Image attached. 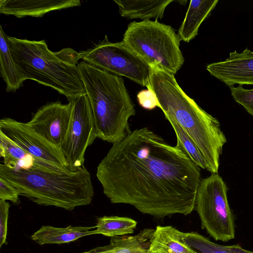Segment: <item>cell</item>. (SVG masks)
I'll use <instances>...</instances> for the list:
<instances>
[{"label": "cell", "mask_w": 253, "mask_h": 253, "mask_svg": "<svg viewBox=\"0 0 253 253\" xmlns=\"http://www.w3.org/2000/svg\"><path fill=\"white\" fill-rule=\"evenodd\" d=\"M96 175L112 203L130 205L158 219L191 213L201 181L199 167L179 146L147 127L113 144Z\"/></svg>", "instance_id": "1"}, {"label": "cell", "mask_w": 253, "mask_h": 253, "mask_svg": "<svg viewBox=\"0 0 253 253\" xmlns=\"http://www.w3.org/2000/svg\"><path fill=\"white\" fill-rule=\"evenodd\" d=\"M151 70L147 87L155 93L158 107L191 138L206 159L209 171L217 173L219 157L227 141L219 121L184 92L174 75L157 67Z\"/></svg>", "instance_id": "2"}, {"label": "cell", "mask_w": 253, "mask_h": 253, "mask_svg": "<svg viewBox=\"0 0 253 253\" xmlns=\"http://www.w3.org/2000/svg\"><path fill=\"white\" fill-rule=\"evenodd\" d=\"M0 177L16 188L21 196L41 206L72 211L89 205L94 196L91 176L84 166L72 171L11 168L0 164Z\"/></svg>", "instance_id": "3"}, {"label": "cell", "mask_w": 253, "mask_h": 253, "mask_svg": "<svg viewBox=\"0 0 253 253\" xmlns=\"http://www.w3.org/2000/svg\"><path fill=\"white\" fill-rule=\"evenodd\" d=\"M78 67L90 104L97 138L113 144L124 140L132 132L128 120L136 112L123 79L84 61Z\"/></svg>", "instance_id": "4"}, {"label": "cell", "mask_w": 253, "mask_h": 253, "mask_svg": "<svg viewBox=\"0 0 253 253\" xmlns=\"http://www.w3.org/2000/svg\"><path fill=\"white\" fill-rule=\"evenodd\" d=\"M7 38L12 57L25 80L50 87L68 100L86 93L78 65L62 60L48 49L44 40Z\"/></svg>", "instance_id": "5"}, {"label": "cell", "mask_w": 253, "mask_h": 253, "mask_svg": "<svg viewBox=\"0 0 253 253\" xmlns=\"http://www.w3.org/2000/svg\"><path fill=\"white\" fill-rule=\"evenodd\" d=\"M180 41L170 26L157 20L130 22L123 39L150 67H157L174 75L184 62Z\"/></svg>", "instance_id": "6"}, {"label": "cell", "mask_w": 253, "mask_h": 253, "mask_svg": "<svg viewBox=\"0 0 253 253\" xmlns=\"http://www.w3.org/2000/svg\"><path fill=\"white\" fill-rule=\"evenodd\" d=\"M227 193L222 178L217 173H212L201 181L195 208L202 228L215 240L223 242L235 238V218Z\"/></svg>", "instance_id": "7"}, {"label": "cell", "mask_w": 253, "mask_h": 253, "mask_svg": "<svg viewBox=\"0 0 253 253\" xmlns=\"http://www.w3.org/2000/svg\"><path fill=\"white\" fill-rule=\"evenodd\" d=\"M83 61L118 76H124L147 86L151 68L122 41L111 42L104 39L92 48L80 52Z\"/></svg>", "instance_id": "8"}, {"label": "cell", "mask_w": 253, "mask_h": 253, "mask_svg": "<svg viewBox=\"0 0 253 253\" xmlns=\"http://www.w3.org/2000/svg\"><path fill=\"white\" fill-rule=\"evenodd\" d=\"M72 113L67 132L60 150L72 171L84 166L87 148L97 138L90 104L87 94L68 100Z\"/></svg>", "instance_id": "9"}, {"label": "cell", "mask_w": 253, "mask_h": 253, "mask_svg": "<svg viewBox=\"0 0 253 253\" xmlns=\"http://www.w3.org/2000/svg\"><path fill=\"white\" fill-rule=\"evenodd\" d=\"M0 131L37 162L45 165L69 169L61 151L30 127L27 123L4 118L0 121Z\"/></svg>", "instance_id": "10"}, {"label": "cell", "mask_w": 253, "mask_h": 253, "mask_svg": "<svg viewBox=\"0 0 253 253\" xmlns=\"http://www.w3.org/2000/svg\"><path fill=\"white\" fill-rule=\"evenodd\" d=\"M72 108L70 102L66 104L59 101L47 103L40 108L27 124L60 150L68 129Z\"/></svg>", "instance_id": "11"}, {"label": "cell", "mask_w": 253, "mask_h": 253, "mask_svg": "<svg viewBox=\"0 0 253 253\" xmlns=\"http://www.w3.org/2000/svg\"><path fill=\"white\" fill-rule=\"evenodd\" d=\"M206 68L212 76L229 87L253 84V52L247 48L240 53L231 52L224 61L208 64Z\"/></svg>", "instance_id": "12"}, {"label": "cell", "mask_w": 253, "mask_h": 253, "mask_svg": "<svg viewBox=\"0 0 253 253\" xmlns=\"http://www.w3.org/2000/svg\"><path fill=\"white\" fill-rule=\"evenodd\" d=\"M80 5L79 0H0V12L18 18L40 17L51 11Z\"/></svg>", "instance_id": "13"}, {"label": "cell", "mask_w": 253, "mask_h": 253, "mask_svg": "<svg viewBox=\"0 0 253 253\" xmlns=\"http://www.w3.org/2000/svg\"><path fill=\"white\" fill-rule=\"evenodd\" d=\"M93 234H99L95 226L69 225L65 228H59L43 225L31 236V239L41 245L61 244L75 241L82 237Z\"/></svg>", "instance_id": "14"}, {"label": "cell", "mask_w": 253, "mask_h": 253, "mask_svg": "<svg viewBox=\"0 0 253 253\" xmlns=\"http://www.w3.org/2000/svg\"><path fill=\"white\" fill-rule=\"evenodd\" d=\"M121 16L128 19H162L167 6L173 0H114Z\"/></svg>", "instance_id": "15"}, {"label": "cell", "mask_w": 253, "mask_h": 253, "mask_svg": "<svg viewBox=\"0 0 253 253\" xmlns=\"http://www.w3.org/2000/svg\"><path fill=\"white\" fill-rule=\"evenodd\" d=\"M218 0H191L185 17L179 28L180 40L189 42L197 35L202 23L210 15Z\"/></svg>", "instance_id": "16"}, {"label": "cell", "mask_w": 253, "mask_h": 253, "mask_svg": "<svg viewBox=\"0 0 253 253\" xmlns=\"http://www.w3.org/2000/svg\"><path fill=\"white\" fill-rule=\"evenodd\" d=\"M0 153L3 158V165L9 168L35 167L50 170L58 169L57 167L45 165L37 162L1 131H0Z\"/></svg>", "instance_id": "17"}, {"label": "cell", "mask_w": 253, "mask_h": 253, "mask_svg": "<svg viewBox=\"0 0 253 253\" xmlns=\"http://www.w3.org/2000/svg\"><path fill=\"white\" fill-rule=\"evenodd\" d=\"M7 36L0 27V72L6 84L7 92H15L25 81L12 57L7 40Z\"/></svg>", "instance_id": "18"}, {"label": "cell", "mask_w": 253, "mask_h": 253, "mask_svg": "<svg viewBox=\"0 0 253 253\" xmlns=\"http://www.w3.org/2000/svg\"><path fill=\"white\" fill-rule=\"evenodd\" d=\"M155 229L145 228L134 236L111 237L110 245L114 253H149Z\"/></svg>", "instance_id": "19"}, {"label": "cell", "mask_w": 253, "mask_h": 253, "mask_svg": "<svg viewBox=\"0 0 253 253\" xmlns=\"http://www.w3.org/2000/svg\"><path fill=\"white\" fill-rule=\"evenodd\" d=\"M182 242L197 253H253L244 249L238 244L223 246L211 241L197 232H182L178 231Z\"/></svg>", "instance_id": "20"}, {"label": "cell", "mask_w": 253, "mask_h": 253, "mask_svg": "<svg viewBox=\"0 0 253 253\" xmlns=\"http://www.w3.org/2000/svg\"><path fill=\"white\" fill-rule=\"evenodd\" d=\"M178 231L171 226H157L150 250L161 249L170 253H197L181 241Z\"/></svg>", "instance_id": "21"}, {"label": "cell", "mask_w": 253, "mask_h": 253, "mask_svg": "<svg viewBox=\"0 0 253 253\" xmlns=\"http://www.w3.org/2000/svg\"><path fill=\"white\" fill-rule=\"evenodd\" d=\"M137 223L127 217L104 216L98 218L95 227L99 234L113 237L133 233Z\"/></svg>", "instance_id": "22"}, {"label": "cell", "mask_w": 253, "mask_h": 253, "mask_svg": "<svg viewBox=\"0 0 253 253\" xmlns=\"http://www.w3.org/2000/svg\"><path fill=\"white\" fill-rule=\"evenodd\" d=\"M165 118L169 122L175 132L177 138L176 145L182 149L198 167L209 171V167L206 159L187 133L171 118L168 116H165Z\"/></svg>", "instance_id": "23"}, {"label": "cell", "mask_w": 253, "mask_h": 253, "mask_svg": "<svg viewBox=\"0 0 253 253\" xmlns=\"http://www.w3.org/2000/svg\"><path fill=\"white\" fill-rule=\"evenodd\" d=\"M229 88L235 101L253 116V89H245L241 85L237 87L230 86Z\"/></svg>", "instance_id": "24"}, {"label": "cell", "mask_w": 253, "mask_h": 253, "mask_svg": "<svg viewBox=\"0 0 253 253\" xmlns=\"http://www.w3.org/2000/svg\"><path fill=\"white\" fill-rule=\"evenodd\" d=\"M20 195L16 188L5 179L0 177V200L10 201L14 205H18L20 203Z\"/></svg>", "instance_id": "25"}, {"label": "cell", "mask_w": 253, "mask_h": 253, "mask_svg": "<svg viewBox=\"0 0 253 253\" xmlns=\"http://www.w3.org/2000/svg\"><path fill=\"white\" fill-rule=\"evenodd\" d=\"M9 207L8 202L0 200V248L7 244L6 238Z\"/></svg>", "instance_id": "26"}, {"label": "cell", "mask_w": 253, "mask_h": 253, "mask_svg": "<svg viewBox=\"0 0 253 253\" xmlns=\"http://www.w3.org/2000/svg\"><path fill=\"white\" fill-rule=\"evenodd\" d=\"M139 105L144 109L151 110L158 107L157 97L151 89L142 90L137 94Z\"/></svg>", "instance_id": "27"}, {"label": "cell", "mask_w": 253, "mask_h": 253, "mask_svg": "<svg viewBox=\"0 0 253 253\" xmlns=\"http://www.w3.org/2000/svg\"><path fill=\"white\" fill-rule=\"evenodd\" d=\"M82 253H114L110 244L101 247H97L88 251Z\"/></svg>", "instance_id": "28"}, {"label": "cell", "mask_w": 253, "mask_h": 253, "mask_svg": "<svg viewBox=\"0 0 253 253\" xmlns=\"http://www.w3.org/2000/svg\"><path fill=\"white\" fill-rule=\"evenodd\" d=\"M149 253H170L167 251L161 250V249H157V250H149Z\"/></svg>", "instance_id": "29"}]
</instances>
